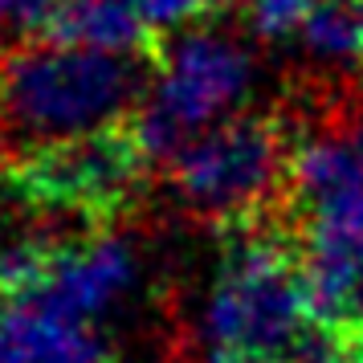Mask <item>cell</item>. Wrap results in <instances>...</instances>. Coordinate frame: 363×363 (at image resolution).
<instances>
[{
  "instance_id": "obj_1",
  "label": "cell",
  "mask_w": 363,
  "mask_h": 363,
  "mask_svg": "<svg viewBox=\"0 0 363 363\" xmlns=\"http://www.w3.org/2000/svg\"><path fill=\"white\" fill-rule=\"evenodd\" d=\"M147 74L139 53L45 37L0 62V127L25 147L111 131L143 102Z\"/></svg>"
},
{
  "instance_id": "obj_2",
  "label": "cell",
  "mask_w": 363,
  "mask_h": 363,
  "mask_svg": "<svg viewBox=\"0 0 363 363\" xmlns=\"http://www.w3.org/2000/svg\"><path fill=\"white\" fill-rule=\"evenodd\" d=\"M257 90V57L216 25H188L164 41L131 131L151 164H167L196 135L237 118Z\"/></svg>"
},
{
  "instance_id": "obj_3",
  "label": "cell",
  "mask_w": 363,
  "mask_h": 363,
  "mask_svg": "<svg viewBox=\"0 0 363 363\" xmlns=\"http://www.w3.org/2000/svg\"><path fill=\"white\" fill-rule=\"evenodd\" d=\"M196 323L213 355L286 359L314 323L302 262L278 237L249 229L225 249Z\"/></svg>"
},
{
  "instance_id": "obj_4",
  "label": "cell",
  "mask_w": 363,
  "mask_h": 363,
  "mask_svg": "<svg viewBox=\"0 0 363 363\" xmlns=\"http://www.w3.org/2000/svg\"><path fill=\"white\" fill-rule=\"evenodd\" d=\"M290 155L281 123L237 115L188 139L164 167L184 213L204 220H249L278 196L281 184H290Z\"/></svg>"
},
{
  "instance_id": "obj_5",
  "label": "cell",
  "mask_w": 363,
  "mask_h": 363,
  "mask_svg": "<svg viewBox=\"0 0 363 363\" xmlns=\"http://www.w3.org/2000/svg\"><path fill=\"white\" fill-rule=\"evenodd\" d=\"M147 155L135 131H94L66 143L25 147L13 167V188L33 208L53 216H115L143 184Z\"/></svg>"
},
{
  "instance_id": "obj_6",
  "label": "cell",
  "mask_w": 363,
  "mask_h": 363,
  "mask_svg": "<svg viewBox=\"0 0 363 363\" xmlns=\"http://www.w3.org/2000/svg\"><path fill=\"white\" fill-rule=\"evenodd\" d=\"M290 192L306 220L302 245L363 253V127L298 143L290 155Z\"/></svg>"
},
{
  "instance_id": "obj_7",
  "label": "cell",
  "mask_w": 363,
  "mask_h": 363,
  "mask_svg": "<svg viewBox=\"0 0 363 363\" xmlns=\"http://www.w3.org/2000/svg\"><path fill=\"white\" fill-rule=\"evenodd\" d=\"M143 257L123 233H86L74 241H53L37 290L21 302H41L57 314L99 323L139 290Z\"/></svg>"
},
{
  "instance_id": "obj_8",
  "label": "cell",
  "mask_w": 363,
  "mask_h": 363,
  "mask_svg": "<svg viewBox=\"0 0 363 363\" xmlns=\"http://www.w3.org/2000/svg\"><path fill=\"white\" fill-rule=\"evenodd\" d=\"M0 363H115L99 323L57 314L41 302H13L0 314Z\"/></svg>"
},
{
  "instance_id": "obj_9",
  "label": "cell",
  "mask_w": 363,
  "mask_h": 363,
  "mask_svg": "<svg viewBox=\"0 0 363 363\" xmlns=\"http://www.w3.org/2000/svg\"><path fill=\"white\" fill-rule=\"evenodd\" d=\"M37 29L102 53H139L151 33L139 0H50Z\"/></svg>"
},
{
  "instance_id": "obj_10",
  "label": "cell",
  "mask_w": 363,
  "mask_h": 363,
  "mask_svg": "<svg viewBox=\"0 0 363 363\" xmlns=\"http://www.w3.org/2000/svg\"><path fill=\"white\" fill-rule=\"evenodd\" d=\"M298 45L323 69L363 66V0H318L298 33Z\"/></svg>"
},
{
  "instance_id": "obj_11",
  "label": "cell",
  "mask_w": 363,
  "mask_h": 363,
  "mask_svg": "<svg viewBox=\"0 0 363 363\" xmlns=\"http://www.w3.org/2000/svg\"><path fill=\"white\" fill-rule=\"evenodd\" d=\"M318 0H241L245 29L257 41H298Z\"/></svg>"
},
{
  "instance_id": "obj_12",
  "label": "cell",
  "mask_w": 363,
  "mask_h": 363,
  "mask_svg": "<svg viewBox=\"0 0 363 363\" xmlns=\"http://www.w3.org/2000/svg\"><path fill=\"white\" fill-rule=\"evenodd\" d=\"M286 363H355V347H351L347 330L314 323L294 343V351L286 355Z\"/></svg>"
},
{
  "instance_id": "obj_13",
  "label": "cell",
  "mask_w": 363,
  "mask_h": 363,
  "mask_svg": "<svg viewBox=\"0 0 363 363\" xmlns=\"http://www.w3.org/2000/svg\"><path fill=\"white\" fill-rule=\"evenodd\" d=\"M220 0H139L143 17H147L151 29H164V33H176V29H188V25H200L204 17H213Z\"/></svg>"
},
{
  "instance_id": "obj_14",
  "label": "cell",
  "mask_w": 363,
  "mask_h": 363,
  "mask_svg": "<svg viewBox=\"0 0 363 363\" xmlns=\"http://www.w3.org/2000/svg\"><path fill=\"white\" fill-rule=\"evenodd\" d=\"M45 4H50V0H0V29H13V25L37 29Z\"/></svg>"
},
{
  "instance_id": "obj_15",
  "label": "cell",
  "mask_w": 363,
  "mask_h": 363,
  "mask_svg": "<svg viewBox=\"0 0 363 363\" xmlns=\"http://www.w3.org/2000/svg\"><path fill=\"white\" fill-rule=\"evenodd\" d=\"M208 363H286V359H262V355H220V351H216Z\"/></svg>"
},
{
  "instance_id": "obj_16",
  "label": "cell",
  "mask_w": 363,
  "mask_h": 363,
  "mask_svg": "<svg viewBox=\"0 0 363 363\" xmlns=\"http://www.w3.org/2000/svg\"><path fill=\"white\" fill-rule=\"evenodd\" d=\"M351 347H355V363H363V323L351 327Z\"/></svg>"
}]
</instances>
